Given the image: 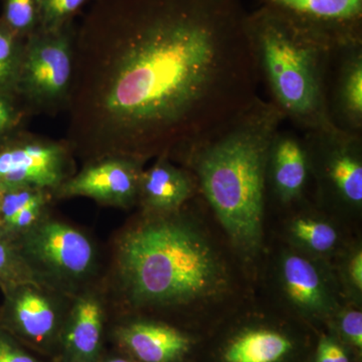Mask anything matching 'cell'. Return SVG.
Segmentation results:
<instances>
[{"label": "cell", "instance_id": "cell-11", "mask_svg": "<svg viewBox=\"0 0 362 362\" xmlns=\"http://www.w3.org/2000/svg\"><path fill=\"white\" fill-rule=\"evenodd\" d=\"M332 45L362 42V0H257Z\"/></svg>", "mask_w": 362, "mask_h": 362}, {"label": "cell", "instance_id": "cell-8", "mask_svg": "<svg viewBox=\"0 0 362 362\" xmlns=\"http://www.w3.org/2000/svg\"><path fill=\"white\" fill-rule=\"evenodd\" d=\"M74 156L66 140L21 131L0 144V192L32 187L54 192L75 173Z\"/></svg>", "mask_w": 362, "mask_h": 362}, {"label": "cell", "instance_id": "cell-26", "mask_svg": "<svg viewBox=\"0 0 362 362\" xmlns=\"http://www.w3.org/2000/svg\"><path fill=\"white\" fill-rule=\"evenodd\" d=\"M0 362H37L16 346L0 328Z\"/></svg>", "mask_w": 362, "mask_h": 362}, {"label": "cell", "instance_id": "cell-21", "mask_svg": "<svg viewBox=\"0 0 362 362\" xmlns=\"http://www.w3.org/2000/svg\"><path fill=\"white\" fill-rule=\"evenodd\" d=\"M25 284L42 285L23 261L13 240L0 238V290L4 293Z\"/></svg>", "mask_w": 362, "mask_h": 362}, {"label": "cell", "instance_id": "cell-31", "mask_svg": "<svg viewBox=\"0 0 362 362\" xmlns=\"http://www.w3.org/2000/svg\"><path fill=\"white\" fill-rule=\"evenodd\" d=\"M2 192H0V206H1Z\"/></svg>", "mask_w": 362, "mask_h": 362}, {"label": "cell", "instance_id": "cell-30", "mask_svg": "<svg viewBox=\"0 0 362 362\" xmlns=\"http://www.w3.org/2000/svg\"><path fill=\"white\" fill-rule=\"evenodd\" d=\"M107 362H130V361H127V359H124V358H113V359H110V361H108Z\"/></svg>", "mask_w": 362, "mask_h": 362}, {"label": "cell", "instance_id": "cell-28", "mask_svg": "<svg viewBox=\"0 0 362 362\" xmlns=\"http://www.w3.org/2000/svg\"><path fill=\"white\" fill-rule=\"evenodd\" d=\"M326 343H327V349L328 351H329L331 361L349 362L346 354H345V352L343 351L341 347L338 346V345L335 344V343L329 341V340H326Z\"/></svg>", "mask_w": 362, "mask_h": 362}, {"label": "cell", "instance_id": "cell-25", "mask_svg": "<svg viewBox=\"0 0 362 362\" xmlns=\"http://www.w3.org/2000/svg\"><path fill=\"white\" fill-rule=\"evenodd\" d=\"M341 329L354 346L362 347V314L361 311L349 310L343 314Z\"/></svg>", "mask_w": 362, "mask_h": 362}, {"label": "cell", "instance_id": "cell-2", "mask_svg": "<svg viewBox=\"0 0 362 362\" xmlns=\"http://www.w3.org/2000/svg\"><path fill=\"white\" fill-rule=\"evenodd\" d=\"M284 120L275 105L258 97L176 159L192 171L207 204L243 251H254L261 240L269 149Z\"/></svg>", "mask_w": 362, "mask_h": 362}, {"label": "cell", "instance_id": "cell-4", "mask_svg": "<svg viewBox=\"0 0 362 362\" xmlns=\"http://www.w3.org/2000/svg\"><path fill=\"white\" fill-rule=\"evenodd\" d=\"M245 25L259 80L285 120L303 132L332 126L324 102V76L331 47L337 45L265 7L247 13Z\"/></svg>", "mask_w": 362, "mask_h": 362}, {"label": "cell", "instance_id": "cell-6", "mask_svg": "<svg viewBox=\"0 0 362 362\" xmlns=\"http://www.w3.org/2000/svg\"><path fill=\"white\" fill-rule=\"evenodd\" d=\"M13 242L40 284L59 294L76 292L96 270L92 240L65 221L45 216Z\"/></svg>", "mask_w": 362, "mask_h": 362}, {"label": "cell", "instance_id": "cell-12", "mask_svg": "<svg viewBox=\"0 0 362 362\" xmlns=\"http://www.w3.org/2000/svg\"><path fill=\"white\" fill-rule=\"evenodd\" d=\"M2 316L26 339L44 343L54 337L62 320L59 293L40 284H25L4 292Z\"/></svg>", "mask_w": 362, "mask_h": 362}, {"label": "cell", "instance_id": "cell-23", "mask_svg": "<svg viewBox=\"0 0 362 362\" xmlns=\"http://www.w3.org/2000/svg\"><path fill=\"white\" fill-rule=\"evenodd\" d=\"M94 0H37L40 30H57L75 23L76 16Z\"/></svg>", "mask_w": 362, "mask_h": 362}, {"label": "cell", "instance_id": "cell-3", "mask_svg": "<svg viewBox=\"0 0 362 362\" xmlns=\"http://www.w3.org/2000/svg\"><path fill=\"white\" fill-rule=\"evenodd\" d=\"M181 209L144 214L119 240L117 274L131 306H187L225 289L228 275L218 252Z\"/></svg>", "mask_w": 362, "mask_h": 362}, {"label": "cell", "instance_id": "cell-27", "mask_svg": "<svg viewBox=\"0 0 362 362\" xmlns=\"http://www.w3.org/2000/svg\"><path fill=\"white\" fill-rule=\"evenodd\" d=\"M349 275L357 290H362V252H357L350 261Z\"/></svg>", "mask_w": 362, "mask_h": 362}, {"label": "cell", "instance_id": "cell-22", "mask_svg": "<svg viewBox=\"0 0 362 362\" xmlns=\"http://www.w3.org/2000/svg\"><path fill=\"white\" fill-rule=\"evenodd\" d=\"M0 21L21 39H28L39 28L37 0H2Z\"/></svg>", "mask_w": 362, "mask_h": 362}, {"label": "cell", "instance_id": "cell-17", "mask_svg": "<svg viewBox=\"0 0 362 362\" xmlns=\"http://www.w3.org/2000/svg\"><path fill=\"white\" fill-rule=\"evenodd\" d=\"M283 288L288 300L305 313L319 314L329 305L327 290L313 264L299 255L284 257L281 267Z\"/></svg>", "mask_w": 362, "mask_h": 362}, {"label": "cell", "instance_id": "cell-20", "mask_svg": "<svg viewBox=\"0 0 362 362\" xmlns=\"http://www.w3.org/2000/svg\"><path fill=\"white\" fill-rule=\"evenodd\" d=\"M291 232L302 246L315 252H327L337 244L338 235L329 223L312 216H301L292 223Z\"/></svg>", "mask_w": 362, "mask_h": 362}, {"label": "cell", "instance_id": "cell-16", "mask_svg": "<svg viewBox=\"0 0 362 362\" xmlns=\"http://www.w3.org/2000/svg\"><path fill=\"white\" fill-rule=\"evenodd\" d=\"M121 343L142 362H173L189 349V339L165 324L138 321L118 330Z\"/></svg>", "mask_w": 362, "mask_h": 362}, {"label": "cell", "instance_id": "cell-19", "mask_svg": "<svg viewBox=\"0 0 362 362\" xmlns=\"http://www.w3.org/2000/svg\"><path fill=\"white\" fill-rule=\"evenodd\" d=\"M25 42L0 21V95L16 97Z\"/></svg>", "mask_w": 362, "mask_h": 362}, {"label": "cell", "instance_id": "cell-1", "mask_svg": "<svg viewBox=\"0 0 362 362\" xmlns=\"http://www.w3.org/2000/svg\"><path fill=\"white\" fill-rule=\"evenodd\" d=\"M247 13L240 0H94L76 33L74 156L176 160L247 108Z\"/></svg>", "mask_w": 362, "mask_h": 362}, {"label": "cell", "instance_id": "cell-10", "mask_svg": "<svg viewBox=\"0 0 362 362\" xmlns=\"http://www.w3.org/2000/svg\"><path fill=\"white\" fill-rule=\"evenodd\" d=\"M324 102L333 127L362 135V42L331 47L324 76Z\"/></svg>", "mask_w": 362, "mask_h": 362}, {"label": "cell", "instance_id": "cell-14", "mask_svg": "<svg viewBox=\"0 0 362 362\" xmlns=\"http://www.w3.org/2000/svg\"><path fill=\"white\" fill-rule=\"evenodd\" d=\"M197 189L189 169L176 166L168 157H157L151 168L143 170L137 202L144 214L175 213L194 197Z\"/></svg>", "mask_w": 362, "mask_h": 362}, {"label": "cell", "instance_id": "cell-15", "mask_svg": "<svg viewBox=\"0 0 362 362\" xmlns=\"http://www.w3.org/2000/svg\"><path fill=\"white\" fill-rule=\"evenodd\" d=\"M104 325V305L96 293L76 297L66 318V352L77 362H92L99 352Z\"/></svg>", "mask_w": 362, "mask_h": 362}, {"label": "cell", "instance_id": "cell-18", "mask_svg": "<svg viewBox=\"0 0 362 362\" xmlns=\"http://www.w3.org/2000/svg\"><path fill=\"white\" fill-rule=\"evenodd\" d=\"M293 349L287 337L269 328H254L238 335L226 349V362H280Z\"/></svg>", "mask_w": 362, "mask_h": 362}, {"label": "cell", "instance_id": "cell-5", "mask_svg": "<svg viewBox=\"0 0 362 362\" xmlns=\"http://www.w3.org/2000/svg\"><path fill=\"white\" fill-rule=\"evenodd\" d=\"M77 25L33 33L25 42L16 98L30 116L66 111L75 74Z\"/></svg>", "mask_w": 362, "mask_h": 362}, {"label": "cell", "instance_id": "cell-9", "mask_svg": "<svg viewBox=\"0 0 362 362\" xmlns=\"http://www.w3.org/2000/svg\"><path fill=\"white\" fill-rule=\"evenodd\" d=\"M145 161L126 156H107L85 162L57 188L54 199L88 197L105 206L128 207L138 202L140 178Z\"/></svg>", "mask_w": 362, "mask_h": 362}, {"label": "cell", "instance_id": "cell-13", "mask_svg": "<svg viewBox=\"0 0 362 362\" xmlns=\"http://www.w3.org/2000/svg\"><path fill=\"white\" fill-rule=\"evenodd\" d=\"M309 173L303 138L292 131L279 129L269 149L266 187L282 204L299 201Z\"/></svg>", "mask_w": 362, "mask_h": 362}, {"label": "cell", "instance_id": "cell-7", "mask_svg": "<svg viewBox=\"0 0 362 362\" xmlns=\"http://www.w3.org/2000/svg\"><path fill=\"white\" fill-rule=\"evenodd\" d=\"M309 170L326 202L359 211L362 206V135L333 126L304 132Z\"/></svg>", "mask_w": 362, "mask_h": 362}, {"label": "cell", "instance_id": "cell-29", "mask_svg": "<svg viewBox=\"0 0 362 362\" xmlns=\"http://www.w3.org/2000/svg\"><path fill=\"white\" fill-rule=\"evenodd\" d=\"M317 362H332L331 361L329 351H328L326 339L321 341L320 344H319Z\"/></svg>", "mask_w": 362, "mask_h": 362}, {"label": "cell", "instance_id": "cell-24", "mask_svg": "<svg viewBox=\"0 0 362 362\" xmlns=\"http://www.w3.org/2000/svg\"><path fill=\"white\" fill-rule=\"evenodd\" d=\"M30 117L18 98L0 95V144L25 130Z\"/></svg>", "mask_w": 362, "mask_h": 362}]
</instances>
